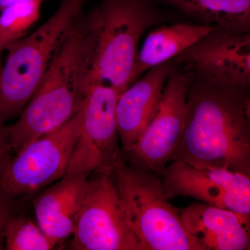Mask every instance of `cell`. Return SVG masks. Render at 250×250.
I'll list each match as a JSON object with an SVG mask.
<instances>
[{
    "label": "cell",
    "instance_id": "8",
    "mask_svg": "<svg viewBox=\"0 0 250 250\" xmlns=\"http://www.w3.org/2000/svg\"><path fill=\"white\" fill-rule=\"evenodd\" d=\"M191 78V74L174 67L152 119L138 141L122 152L130 166L161 177L183 133Z\"/></svg>",
    "mask_w": 250,
    "mask_h": 250
},
{
    "label": "cell",
    "instance_id": "9",
    "mask_svg": "<svg viewBox=\"0 0 250 250\" xmlns=\"http://www.w3.org/2000/svg\"><path fill=\"white\" fill-rule=\"evenodd\" d=\"M118 95L108 85L97 84L90 88L85 99L80 134L65 175L111 173L122 156L116 117Z\"/></svg>",
    "mask_w": 250,
    "mask_h": 250
},
{
    "label": "cell",
    "instance_id": "13",
    "mask_svg": "<svg viewBox=\"0 0 250 250\" xmlns=\"http://www.w3.org/2000/svg\"><path fill=\"white\" fill-rule=\"evenodd\" d=\"M175 67L172 59L152 67L118 95L116 117L122 152L138 141L152 119L166 82Z\"/></svg>",
    "mask_w": 250,
    "mask_h": 250
},
{
    "label": "cell",
    "instance_id": "11",
    "mask_svg": "<svg viewBox=\"0 0 250 250\" xmlns=\"http://www.w3.org/2000/svg\"><path fill=\"white\" fill-rule=\"evenodd\" d=\"M168 200L190 197L219 208L250 215V175L217 167H197L174 160L161 175Z\"/></svg>",
    "mask_w": 250,
    "mask_h": 250
},
{
    "label": "cell",
    "instance_id": "2",
    "mask_svg": "<svg viewBox=\"0 0 250 250\" xmlns=\"http://www.w3.org/2000/svg\"><path fill=\"white\" fill-rule=\"evenodd\" d=\"M167 16L154 0H100L79 16L82 31L81 87L86 96L97 84L121 94L131 83L140 42Z\"/></svg>",
    "mask_w": 250,
    "mask_h": 250
},
{
    "label": "cell",
    "instance_id": "12",
    "mask_svg": "<svg viewBox=\"0 0 250 250\" xmlns=\"http://www.w3.org/2000/svg\"><path fill=\"white\" fill-rule=\"evenodd\" d=\"M180 217L196 250H250V215L197 202Z\"/></svg>",
    "mask_w": 250,
    "mask_h": 250
},
{
    "label": "cell",
    "instance_id": "22",
    "mask_svg": "<svg viewBox=\"0 0 250 250\" xmlns=\"http://www.w3.org/2000/svg\"><path fill=\"white\" fill-rule=\"evenodd\" d=\"M3 49H1V47H0V72H1V53H2V52H3Z\"/></svg>",
    "mask_w": 250,
    "mask_h": 250
},
{
    "label": "cell",
    "instance_id": "10",
    "mask_svg": "<svg viewBox=\"0 0 250 250\" xmlns=\"http://www.w3.org/2000/svg\"><path fill=\"white\" fill-rule=\"evenodd\" d=\"M174 61L197 80L249 87L250 31L236 32L213 26Z\"/></svg>",
    "mask_w": 250,
    "mask_h": 250
},
{
    "label": "cell",
    "instance_id": "21",
    "mask_svg": "<svg viewBox=\"0 0 250 250\" xmlns=\"http://www.w3.org/2000/svg\"><path fill=\"white\" fill-rule=\"evenodd\" d=\"M45 0H0V11L10 5L18 2H37L42 4Z\"/></svg>",
    "mask_w": 250,
    "mask_h": 250
},
{
    "label": "cell",
    "instance_id": "17",
    "mask_svg": "<svg viewBox=\"0 0 250 250\" xmlns=\"http://www.w3.org/2000/svg\"><path fill=\"white\" fill-rule=\"evenodd\" d=\"M4 245L8 250H49L57 246L37 223L24 215L13 214L5 225Z\"/></svg>",
    "mask_w": 250,
    "mask_h": 250
},
{
    "label": "cell",
    "instance_id": "6",
    "mask_svg": "<svg viewBox=\"0 0 250 250\" xmlns=\"http://www.w3.org/2000/svg\"><path fill=\"white\" fill-rule=\"evenodd\" d=\"M83 111L84 103L58 129L28 143L11 156L0 177V198L14 205L65 175Z\"/></svg>",
    "mask_w": 250,
    "mask_h": 250
},
{
    "label": "cell",
    "instance_id": "7",
    "mask_svg": "<svg viewBox=\"0 0 250 250\" xmlns=\"http://www.w3.org/2000/svg\"><path fill=\"white\" fill-rule=\"evenodd\" d=\"M70 249L143 250L131 229L111 173L88 177Z\"/></svg>",
    "mask_w": 250,
    "mask_h": 250
},
{
    "label": "cell",
    "instance_id": "18",
    "mask_svg": "<svg viewBox=\"0 0 250 250\" xmlns=\"http://www.w3.org/2000/svg\"><path fill=\"white\" fill-rule=\"evenodd\" d=\"M40 3L18 2L0 11V47L3 50L25 36L39 20Z\"/></svg>",
    "mask_w": 250,
    "mask_h": 250
},
{
    "label": "cell",
    "instance_id": "19",
    "mask_svg": "<svg viewBox=\"0 0 250 250\" xmlns=\"http://www.w3.org/2000/svg\"><path fill=\"white\" fill-rule=\"evenodd\" d=\"M12 149L10 146L7 126L0 125V177L3 174L12 156Z\"/></svg>",
    "mask_w": 250,
    "mask_h": 250
},
{
    "label": "cell",
    "instance_id": "16",
    "mask_svg": "<svg viewBox=\"0 0 250 250\" xmlns=\"http://www.w3.org/2000/svg\"><path fill=\"white\" fill-rule=\"evenodd\" d=\"M204 24L243 33L250 31V0H154Z\"/></svg>",
    "mask_w": 250,
    "mask_h": 250
},
{
    "label": "cell",
    "instance_id": "20",
    "mask_svg": "<svg viewBox=\"0 0 250 250\" xmlns=\"http://www.w3.org/2000/svg\"><path fill=\"white\" fill-rule=\"evenodd\" d=\"M12 204L0 198V250H4V230L8 219L11 215Z\"/></svg>",
    "mask_w": 250,
    "mask_h": 250
},
{
    "label": "cell",
    "instance_id": "1",
    "mask_svg": "<svg viewBox=\"0 0 250 250\" xmlns=\"http://www.w3.org/2000/svg\"><path fill=\"white\" fill-rule=\"evenodd\" d=\"M249 87L211 84L192 76L185 125L170 161L250 175Z\"/></svg>",
    "mask_w": 250,
    "mask_h": 250
},
{
    "label": "cell",
    "instance_id": "14",
    "mask_svg": "<svg viewBox=\"0 0 250 250\" xmlns=\"http://www.w3.org/2000/svg\"><path fill=\"white\" fill-rule=\"evenodd\" d=\"M89 176L87 174L63 176L33 202L36 223L57 245L73 233Z\"/></svg>",
    "mask_w": 250,
    "mask_h": 250
},
{
    "label": "cell",
    "instance_id": "15",
    "mask_svg": "<svg viewBox=\"0 0 250 250\" xmlns=\"http://www.w3.org/2000/svg\"><path fill=\"white\" fill-rule=\"evenodd\" d=\"M213 27L179 22L160 26L149 31L138 51L131 83L149 69L175 59Z\"/></svg>",
    "mask_w": 250,
    "mask_h": 250
},
{
    "label": "cell",
    "instance_id": "5",
    "mask_svg": "<svg viewBox=\"0 0 250 250\" xmlns=\"http://www.w3.org/2000/svg\"><path fill=\"white\" fill-rule=\"evenodd\" d=\"M126 220L143 250H196L160 176L133 167L123 155L111 172Z\"/></svg>",
    "mask_w": 250,
    "mask_h": 250
},
{
    "label": "cell",
    "instance_id": "4",
    "mask_svg": "<svg viewBox=\"0 0 250 250\" xmlns=\"http://www.w3.org/2000/svg\"><path fill=\"white\" fill-rule=\"evenodd\" d=\"M88 0H62L36 31L10 44L0 72V125L21 114L45 76L61 40Z\"/></svg>",
    "mask_w": 250,
    "mask_h": 250
},
{
    "label": "cell",
    "instance_id": "3",
    "mask_svg": "<svg viewBox=\"0 0 250 250\" xmlns=\"http://www.w3.org/2000/svg\"><path fill=\"white\" fill-rule=\"evenodd\" d=\"M79 16L62 36L45 76L19 119L7 126L14 154L28 143L58 129L84 103L87 95L81 87L82 31Z\"/></svg>",
    "mask_w": 250,
    "mask_h": 250
}]
</instances>
